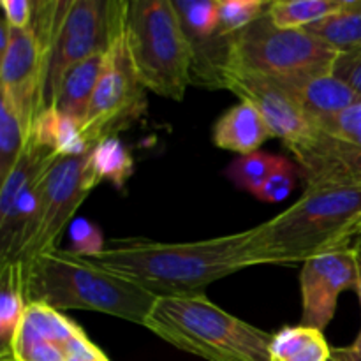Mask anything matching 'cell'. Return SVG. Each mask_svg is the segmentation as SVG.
Masks as SVG:
<instances>
[{
    "label": "cell",
    "instance_id": "31",
    "mask_svg": "<svg viewBox=\"0 0 361 361\" xmlns=\"http://www.w3.org/2000/svg\"><path fill=\"white\" fill-rule=\"evenodd\" d=\"M331 73L361 99V48L338 53Z\"/></svg>",
    "mask_w": 361,
    "mask_h": 361
},
{
    "label": "cell",
    "instance_id": "9",
    "mask_svg": "<svg viewBox=\"0 0 361 361\" xmlns=\"http://www.w3.org/2000/svg\"><path fill=\"white\" fill-rule=\"evenodd\" d=\"M88 154L59 159L48 173L42 190L41 210L32 229L21 242L14 261L25 263L59 247V240L66 226L94 190L87 175Z\"/></svg>",
    "mask_w": 361,
    "mask_h": 361
},
{
    "label": "cell",
    "instance_id": "23",
    "mask_svg": "<svg viewBox=\"0 0 361 361\" xmlns=\"http://www.w3.org/2000/svg\"><path fill=\"white\" fill-rule=\"evenodd\" d=\"M349 0H275L268 4L267 16L275 27L298 30L345 9Z\"/></svg>",
    "mask_w": 361,
    "mask_h": 361
},
{
    "label": "cell",
    "instance_id": "29",
    "mask_svg": "<svg viewBox=\"0 0 361 361\" xmlns=\"http://www.w3.org/2000/svg\"><path fill=\"white\" fill-rule=\"evenodd\" d=\"M71 238H73V245L69 250L81 257L95 256V254L102 252L106 247L101 229L94 222L85 221V219L74 222L71 228Z\"/></svg>",
    "mask_w": 361,
    "mask_h": 361
},
{
    "label": "cell",
    "instance_id": "24",
    "mask_svg": "<svg viewBox=\"0 0 361 361\" xmlns=\"http://www.w3.org/2000/svg\"><path fill=\"white\" fill-rule=\"evenodd\" d=\"M303 30L338 53L361 48V0H349L348 7L341 13L316 21Z\"/></svg>",
    "mask_w": 361,
    "mask_h": 361
},
{
    "label": "cell",
    "instance_id": "20",
    "mask_svg": "<svg viewBox=\"0 0 361 361\" xmlns=\"http://www.w3.org/2000/svg\"><path fill=\"white\" fill-rule=\"evenodd\" d=\"M23 263L0 264V356L11 351L27 310Z\"/></svg>",
    "mask_w": 361,
    "mask_h": 361
},
{
    "label": "cell",
    "instance_id": "32",
    "mask_svg": "<svg viewBox=\"0 0 361 361\" xmlns=\"http://www.w3.org/2000/svg\"><path fill=\"white\" fill-rule=\"evenodd\" d=\"M35 0H2L0 7L4 11V20L13 28L28 30L34 18Z\"/></svg>",
    "mask_w": 361,
    "mask_h": 361
},
{
    "label": "cell",
    "instance_id": "2",
    "mask_svg": "<svg viewBox=\"0 0 361 361\" xmlns=\"http://www.w3.org/2000/svg\"><path fill=\"white\" fill-rule=\"evenodd\" d=\"M361 236V185H310L295 204L250 228L247 267L303 264Z\"/></svg>",
    "mask_w": 361,
    "mask_h": 361
},
{
    "label": "cell",
    "instance_id": "1",
    "mask_svg": "<svg viewBox=\"0 0 361 361\" xmlns=\"http://www.w3.org/2000/svg\"><path fill=\"white\" fill-rule=\"evenodd\" d=\"M249 238L250 229L182 243L122 238L85 259L127 279L155 298L201 296L214 282L249 268Z\"/></svg>",
    "mask_w": 361,
    "mask_h": 361
},
{
    "label": "cell",
    "instance_id": "11",
    "mask_svg": "<svg viewBox=\"0 0 361 361\" xmlns=\"http://www.w3.org/2000/svg\"><path fill=\"white\" fill-rule=\"evenodd\" d=\"M190 46V85L224 88L235 37L219 30V0H173Z\"/></svg>",
    "mask_w": 361,
    "mask_h": 361
},
{
    "label": "cell",
    "instance_id": "8",
    "mask_svg": "<svg viewBox=\"0 0 361 361\" xmlns=\"http://www.w3.org/2000/svg\"><path fill=\"white\" fill-rule=\"evenodd\" d=\"M113 11L115 0H66L49 59L46 108L53 106L60 83L71 67L108 49Z\"/></svg>",
    "mask_w": 361,
    "mask_h": 361
},
{
    "label": "cell",
    "instance_id": "21",
    "mask_svg": "<svg viewBox=\"0 0 361 361\" xmlns=\"http://www.w3.org/2000/svg\"><path fill=\"white\" fill-rule=\"evenodd\" d=\"M271 361H330L331 348L324 331L310 326H286L274 334Z\"/></svg>",
    "mask_w": 361,
    "mask_h": 361
},
{
    "label": "cell",
    "instance_id": "28",
    "mask_svg": "<svg viewBox=\"0 0 361 361\" xmlns=\"http://www.w3.org/2000/svg\"><path fill=\"white\" fill-rule=\"evenodd\" d=\"M296 182V166L289 159L279 155L277 166L254 196L264 203H279L291 194Z\"/></svg>",
    "mask_w": 361,
    "mask_h": 361
},
{
    "label": "cell",
    "instance_id": "5",
    "mask_svg": "<svg viewBox=\"0 0 361 361\" xmlns=\"http://www.w3.org/2000/svg\"><path fill=\"white\" fill-rule=\"evenodd\" d=\"M126 42L141 85L183 101L190 85V46L173 0L127 2Z\"/></svg>",
    "mask_w": 361,
    "mask_h": 361
},
{
    "label": "cell",
    "instance_id": "12",
    "mask_svg": "<svg viewBox=\"0 0 361 361\" xmlns=\"http://www.w3.org/2000/svg\"><path fill=\"white\" fill-rule=\"evenodd\" d=\"M224 88L240 101L250 102L267 122L271 137L282 140L288 148L312 134L314 123L279 81L231 63L224 73Z\"/></svg>",
    "mask_w": 361,
    "mask_h": 361
},
{
    "label": "cell",
    "instance_id": "6",
    "mask_svg": "<svg viewBox=\"0 0 361 361\" xmlns=\"http://www.w3.org/2000/svg\"><path fill=\"white\" fill-rule=\"evenodd\" d=\"M126 14L127 2L115 0L104 69L80 126L85 141L92 148L129 129L147 109V88L137 80L127 51Z\"/></svg>",
    "mask_w": 361,
    "mask_h": 361
},
{
    "label": "cell",
    "instance_id": "16",
    "mask_svg": "<svg viewBox=\"0 0 361 361\" xmlns=\"http://www.w3.org/2000/svg\"><path fill=\"white\" fill-rule=\"evenodd\" d=\"M268 137H271V133L267 122L247 101H240L229 108L212 129V141L215 147L240 155L257 152Z\"/></svg>",
    "mask_w": 361,
    "mask_h": 361
},
{
    "label": "cell",
    "instance_id": "15",
    "mask_svg": "<svg viewBox=\"0 0 361 361\" xmlns=\"http://www.w3.org/2000/svg\"><path fill=\"white\" fill-rule=\"evenodd\" d=\"M282 87L298 102L312 123L334 118L361 102L358 95L344 81L334 76V73L319 74Z\"/></svg>",
    "mask_w": 361,
    "mask_h": 361
},
{
    "label": "cell",
    "instance_id": "3",
    "mask_svg": "<svg viewBox=\"0 0 361 361\" xmlns=\"http://www.w3.org/2000/svg\"><path fill=\"white\" fill-rule=\"evenodd\" d=\"M27 303L88 310L145 326L155 296L71 250L51 249L23 263Z\"/></svg>",
    "mask_w": 361,
    "mask_h": 361
},
{
    "label": "cell",
    "instance_id": "13",
    "mask_svg": "<svg viewBox=\"0 0 361 361\" xmlns=\"http://www.w3.org/2000/svg\"><path fill=\"white\" fill-rule=\"evenodd\" d=\"M358 286V252L355 245L326 256L314 257L302 264V326L324 331L337 310L338 296L356 291Z\"/></svg>",
    "mask_w": 361,
    "mask_h": 361
},
{
    "label": "cell",
    "instance_id": "19",
    "mask_svg": "<svg viewBox=\"0 0 361 361\" xmlns=\"http://www.w3.org/2000/svg\"><path fill=\"white\" fill-rule=\"evenodd\" d=\"M60 157L55 152L44 147H39L35 141L28 140L25 143L23 152L18 157L16 164L11 168L0 187V219L6 217L18 201V197L25 192L28 185L35 182L41 175L48 173Z\"/></svg>",
    "mask_w": 361,
    "mask_h": 361
},
{
    "label": "cell",
    "instance_id": "35",
    "mask_svg": "<svg viewBox=\"0 0 361 361\" xmlns=\"http://www.w3.org/2000/svg\"><path fill=\"white\" fill-rule=\"evenodd\" d=\"M355 249H356V252H358V256L361 257V236L358 240H356V243H355Z\"/></svg>",
    "mask_w": 361,
    "mask_h": 361
},
{
    "label": "cell",
    "instance_id": "18",
    "mask_svg": "<svg viewBox=\"0 0 361 361\" xmlns=\"http://www.w3.org/2000/svg\"><path fill=\"white\" fill-rule=\"evenodd\" d=\"M28 140L55 152L60 157H80L94 150L85 141L80 123L53 106L42 109L41 115L35 118Z\"/></svg>",
    "mask_w": 361,
    "mask_h": 361
},
{
    "label": "cell",
    "instance_id": "17",
    "mask_svg": "<svg viewBox=\"0 0 361 361\" xmlns=\"http://www.w3.org/2000/svg\"><path fill=\"white\" fill-rule=\"evenodd\" d=\"M106 51L90 56V59L71 67L66 76H63L62 83H60L59 92H56L53 108H56L69 118L76 120L80 126L83 122L85 113H87L88 104H90L102 69H104Z\"/></svg>",
    "mask_w": 361,
    "mask_h": 361
},
{
    "label": "cell",
    "instance_id": "4",
    "mask_svg": "<svg viewBox=\"0 0 361 361\" xmlns=\"http://www.w3.org/2000/svg\"><path fill=\"white\" fill-rule=\"evenodd\" d=\"M145 328L207 361H271L274 334L226 312L207 295L157 298Z\"/></svg>",
    "mask_w": 361,
    "mask_h": 361
},
{
    "label": "cell",
    "instance_id": "26",
    "mask_svg": "<svg viewBox=\"0 0 361 361\" xmlns=\"http://www.w3.org/2000/svg\"><path fill=\"white\" fill-rule=\"evenodd\" d=\"M25 143L27 136L16 111L11 108L9 102L0 99V178L2 180L16 164Z\"/></svg>",
    "mask_w": 361,
    "mask_h": 361
},
{
    "label": "cell",
    "instance_id": "14",
    "mask_svg": "<svg viewBox=\"0 0 361 361\" xmlns=\"http://www.w3.org/2000/svg\"><path fill=\"white\" fill-rule=\"evenodd\" d=\"M310 185H361V143L314 130L288 148Z\"/></svg>",
    "mask_w": 361,
    "mask_h": 361
},
{
    "label": "cell",
    "instance_id": "7",
    "mask_svg": "<svg viewBox=\"0 0 361 361\" xmlns=\"http://www.w3.org/2000/svg\"><path fill=\"white\" fill-rule=\"evenodd\" d=\"M337 56V49L303 28H279L264 14L235 35L231 63L288 85L331 73Z\"/></svg>",
    "mask_w": 361,
    "mask_h": 361
},
{
    "label": "cell",
    "instance_id": "30",
    "mask_svg": "<svg viewBox=\"0 0 361 361\" xmlns=\"http://www.w3.org/2000/svg\"><path fill=\"white\" fill-rule=\"evenodd\" d=\"M314 126L324 133L331 134V136L361 143V102L345 109L341 115L334 116V118L323 120V122H317Z\"/></svg>",
    "mask_w": 361,
    "mask_h": 361
},
{
    "label": "cell",
    "instance_id": "34",
    "mask_svg": "<svg viewBox=\"0 0 361 361\" xmlns=\"http://www.w3.org/2000/svg\"><path fill=\"white\" fill-rule=\"evenodd\" d=\"M356 293H358L360 305H361V257L358 256V286H356Z\"/></svg>",
    "mask_w": 361,
    "mask_h": 361
},
{
    "label": "cell",
    "instance_id": "36",
    "mask_svg": "<svg viewBox=\"0 0 361 361\" xmlns=\"http://www.w3.org/2000/svg\"><path fill=\"white\" fill-rule=\"evenodd\" d=\"M330 361H338V360H335V358H330Z\"/></svg>",
    "mask_w": 361,
    "mask_h": 361
},
{
    "label": "cell",
    "instance_id": "33",
    "mask_svg": "<svg viewBox=\"0 0 361 361\" xmlns=\"http://www.w3.org/2000/svg\"><path fill=\"white\" fill-rule=\"evenodd\" d=\"M331 358L338 361H361V330L356 341L345 348H331Z\"/></svg>",
    "mask_w": 361,
    "mask_h": 361
},
{
    "label": "cell",
    "instance_id": "27",
    "mask_svg": "<svg viewBox=\"0 0 361 361\" xmlns=\"http://www.w3.org/2000/svg\"><path fill=\"white\" fill-rule=\"evenodd\" d=\"M263 0H219V30L224 35H238L267 14Z\"/></svg>",
    "mask_w": 361,
    "mask_h": 361
},
{
    "label": "cell",
    "instance_id": "25",
    "mask_svg": "<svg viewBox=\"0 0 361 361\" xmlns=\"http://www.w3.org/2000/svg\"><path fill=\"white\" fill-rule=\"evenodd\" d=\"M279 155L264 154V152H254V154L240 155L224 169V176L238 189L256 194L264 180L270 176L274 168L277 166Z\"/></svg>",
    "mask_w": 361,
    "mask_h": 361
},
{
    "label": "cell",
    "instance_id": "10",
    "mask_svg": "<svg viewBox=\"0 0 361 361\" xmlns=\"http://www.w3.org/2000/svg\"><path fill=\"white\" fill-rule=\"evenodd\" d=\"M0 361H109L83 328L44 303H28L11 351Z\"/></svg>",
    "mask_w": 361,
    "mask_h": 361
},
{
    "label": "cell",
    "instance_id": "22",
    "mask_svg": "<svg viewBox=\"0 0 361 361\" xmlns=\"http://www.w3.org/2000/svg\"><path fill=\"white\" fill-rule=\"evenodd\" d=\"M133 157L118 136L101 141L88 154L87 175L94 189L102 182H109L116 189H123L127 180L133 176Z\"/></svg>",
    "mask_w": 361,
    "mask_h": 361
}]
</instances>
